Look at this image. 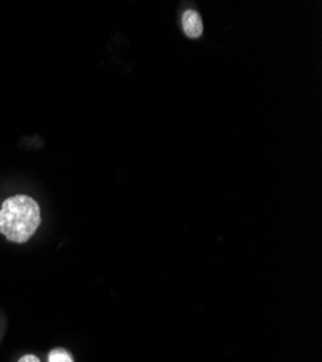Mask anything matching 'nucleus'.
<instances>
[{"mask_svg": "<svg viewBox=\"0 0 322 362\" xmlns=\"http://www.w3.org/2000/svg\"><path fill=\"white\" fill-rule=\"evenodd\" d=\"M41 225V207L27 194H15L0 206V234L15 243H25Z\"/></svg>", "mask_w": 322, "mask_h": 362, "instance_id": "nucleus-1", "label": "nucleus"}, {"mask_svg": "<svg viewBox=\"0 0 322 362\" xmlns=\"http://www.w3.org/2000/svg\"><path fill=\"white\" fill-rule=\"evenodd\" d=\"M182 30L185 35L191 40H197L202 35L204 32V25L201 15L197 11L188 9L182 15Z\"/></svg>", "mask_w": 322, "mask_h": 362, "instance_id": "nucleus-2", "label": "nucleus"}, {"mask_svg": "<svg viewBox=\"0 0 322 362\" xmlns=\"http://www.w3.org/2000/svg\"><path fill=\"white\" fill-rule=\"evenodd\" d=\"M48 362H74L66 349H54L48 355Z\"/></svg>", "mask_w": 322, "mask_h": 362, "instance_id": "nucleus-3", "label": "nucleus"}, {"mask_svg": "<svg viewBox=\"0 0 322 362\" xmlns=\"http://www.w3.org/2000/svg\"><path fill=\"white\" fill-rule=\"evenodd\" d=\"M19 362H41V361H39V358H38L37 355H32V354H27V355L22 356V358L19 359Z\"/></svg>", "mask_w": 322, "mask_h": 362, "instance_id": "nucleus-4", "label": "nucleus"}]
</instances>
